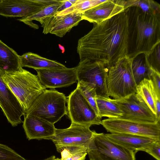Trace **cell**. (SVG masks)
Returning a JSON list of instances; mask_svg holds the SVG:
<instances>
[{"label": "cell", "instance_id": "obj_1", "mask_svg": "<svg viewBox=\"0 0 160 160\" xmlns=\"http://www.w3.org/2000/svg\"><path fill=\"white\" fill-rule=\"evenodd\" d=\"M129 18L128 8L98 23L78 41L80 61H99L108 67L128 56Z\"/></svg>", "mask_w": 160, "mask_h": 160}, {"label": "cell", "instance_id": "obj_2", "mask_svg": "<svg viewBox=\"0 0 160 160\" xmlns=\"http://www.w3.org/2000/svg\"><path fill=\"white\" fill-rule=\"evenodd\" d=\"M128 8L129 18L128 57L150 53L160 43V16L148 14L135 7Z\"/></svg>", "mask_w": 160, "mask_h": 160}, {"label": "cell", "instance_id": "obj_3", "mask_svg": "<svg viewBox=\"0 0 160 160\" xmlns=\"http://www.w3.org/2000/svg\"><path fill=\"white\" fill-rule=\"evenodd\" d=\"M2 77L25 113L35 99L46 89L37 75L22 68L13 72H3Z\"/></svg>", "mask_w": 160, "mask_h": 160}, {"label": "cell", "instance_id": "obj_4", "mask_svg": "<svg viewBox=\"0 0 160 160\" xmlns=\"http://www.w3.org/2000/svg\"><path fill=\"white\" fill-rule=\"evenodd\" d=\"M133 59L126 56L108 67L106 85L109 96L114 99L124 98L136 93L137 85L132 72Z\"/></svg>", "mask_w": 160, "mask_h": 160}, {"label": "cell", "instance_id": "obj_5", "mask_svg": "<svg viewBox=\"0 0 160 160\" xmlns=\"http://www.w3.org/2000/svg\"><path fill=\"white\" fill-rule=\"evenodd\" d=\"M67 102L63 93L55 89H46L35 99L24 115L37 117L54 124L67 115Z\"/></svg>", "mask_w": 160, "mask_h": 160}, {"label": "cell", "instance_id": "obj_6", "mask_svg": "<svg viewBox=\"0 0 160 160\" xmlns=\"http://www.w3.org/2000/svg\"><path fill=\"white\" fill-rule=\"evenodd\" d=\"M87 152L90 160H136L134 151L113 142L105 134L95 131Z\"/></svg>", "mask_w": 160, "mask_h": 160}, {"label": "cell", "instance_id": "obj_7", "mask_svg": "<svg viewBox=\"0 0 160 160\" xmlns=\"http://www.w3.org/2000/svg\"><path fill=\"white\" fill-rule=\"evenodd\" d=\"M67 98V115L71 123L90 127L101 124V119L84 97L78 84Z\"/></svg>", "mask_w": 160, "mask_h": 160}, {"label": "cell", "instance_id": "obj_8", "mask_svg": "<svg viewBox=\"0 0 160 160\" xmlns=\"http://www.w3.org/2000/svg\"><path fill=\"white\" fill-rule=\"evenodd\" d=\"M77 81L90 83L95 87L97 95L109 98L106 85L108 68L99 61L85 59L76 67Z\"/></svg>", "mask_w": 160, "mask_h": 160}, {"label": "cell", "instance_id": "obj_9", "mask_svg": "<svg viewBox=\"0 0 160 160\" xmlns=\"http://www.w3.org/2000/svg\"><path fill=\"white\" fill-rule=\"evenodd\" d=\"M101 125L110 133L133 134L160 140V122L147 123L119 118H108L102 120Z\"/></svg>", "mask_w": 160, "mask_h": 160}, {"label": "cell", "instance_id": "obj_10", "mask_svg": "<svg viewBox=\"0 0 160 160\" xmlns=\"http://www.w3.org/2000/svg\"><path fill=\"white\" fill-rule=\"evenodd\" d=\"M112 100L123 112L122 116L119 118L147 123H156L160 121L145 102L136 93L123 98Z\"/></svg>", "mask_w": 160, "mask_h": 160}, {"label": "cell", "instance_id": "obj_11", "mask_svg": "<svg viewBox=\"0 0 160 160\" xmlns=\"http://www.w3.org/2000/svg\"><path fill=\"white\" fill-rule=\"evenodd\" d=\"M90 127L71 123L65 129L56 128L54 135L48 140L52 141L55 145H72L87 148L94 131Z\"/></svg>", "mask_w": 160, "mask_h": 160}, {"label": "cell", "instance_id": "obj_12", "mask_svg": "<svg viewBox=\"0 0 160 160\" xmlns=\"http://www.w3.org/2000/svg\"><path fill=\"white\" fill-rule=\"evenodd\" d=\"M36 70L41 82L46 88L66 87L77 81L76 67Z\"/></svg>", "mask_w": 160, "mask_h": 160}, {"label": "cell", "instance_id": "obj_13", "mask_svg": "<svg viewBox=\"0 0 160 160\" xmlns=\"http://www.w3.org/2000/svg\"><path fill=\"white\" fill-rule=\"evenodd\" d=\"M0 70V107L8 121L13 127L23 123L21 117L25 112L17 98L2 78Z\"/></svg>", "mask_w": 160, "mask_h": 160}, {"label": "cell", "instance_id": "obj_14", "mask_svg": "<svg viewBox=\"0 0 160 160\" xmlns=\"http://www.w3.org/2000/svg\"><path fill=\"white\" fill-rule=\"evenodd\" d=\"M47 6L42 0H2L0 3V15L24 18L37 13Z\"/></svg>", "mask_w": 160, "mask_h": 160}, {"label": "cell", "instance_id": "obj_15", "mask_svg": "<svg viewBox=\"0 0 160 160\" xmlns=\"http://www.w3.org/2000/svg\"><path fill=\"white\" fill-rule=\"evenodd\" d=\"M82 20V13L72 12L61 16L53 15L46 19L41 24L43 33H50L62 38Z\"/></svg>", "mask_w": 160, "mask_h": 160}, {"label": "cell", "instance_id": "obj_16", "mask_svg": "<svg viewBox=\"0 0 160 160\" xmlns=\"http://www.w3.org/2000/svg\"><path fill=\"white\" fill-rule=\"evenodd\" d=\"M120 0H106L82 13V20L98 24L125 10Z\"/></svg>", "mask_w": 160, "mask_h": 160}, {"label": "cell", "instance_id": "obj_17", "mask_svg": "<svg viewBox=\"0 0 160 160\" xmlns=\"http://www.w3.org/2000/svg\"><path fill=\"white\" fill-rule=\"evenodd\" d=\"M23 128L28 140L48 139L55 131L54 124L37 117L24 116Z\"/></svg>", "mask_w": 160, "mask_h": 160}, {"label": "cell", "instance_id": "obj_18", "mask_svg": "<svg viewBox=\"0 0 160 160\" xmlns=\"http://www.w3.org/2000/svg\"><path fill=\"white\" fill-rule=\"evenodd\" d=\"M106 137L110 140L136 153L144 151L149 145L156 140L151 138L136 135L124 133H107Z\"/></svg>", "mask_w": 160, "mask_h": 160}, {"label": "cell", "instance_id": "obj_19", "mask_svg": "<svg viewBox=\"0 0 160 160\" xmlns=\"http://www.w3.org/2000/svg\"><path fill=\"white\" fill-rule=\"evenodd\" d=\"M21 67L36 69L64 68L66 67L56 61L42 57L31 52L19 56Z\"/></svg>", "mask_w": 160, "mask_h": 160}, {"label": "cell", "instance_id": "obj_20", "mask_svg": "<svg viewBox=\"0 0 160 160\" xmlns=\"http://www.w3.org/2000/svg\"><path fill=\"white\" fill-rule=\"evenodd\" d=\"M22 68L19 56L0 40V70L4 73H9Z\"/></svg>", "mask_w": 160, "mask_h": 160}, {"label": "cell", "instance_id": "obj_21", "mask_svg": "<svg viewBox=\"0 0 160 160\" xmlns=\"http://www.w3.org/2000/svg\"><path fill=\"white\" fill-rule=\"evenodd\" d=\"M136 94L145 102L156 115L155 98L158 95L151 80L147 78L142 80L137 85Z\"/></svg>", "mask_w": 160, "mask_h": 160}, {"label": "cell", "instance_id": "obj_22", "mask_svg": "<svg viewBox=\"0 0 160 160\" xmlns=\"http://www.w3.org/2000/svg\"><path fill=\"white\" fill-rule=\"evenodd\" d=\"M96 100L99 117L101 119L103 117L119 118L122 116V112L112 99L97 95Z\"/></svg>", "mask_w": 160, "mask_h": 160}, {"label": "cell", "instance_id": "obj_23", "mask_svg": "<svg viewBox=\"0 0 160 160\" xmlns=\"http://www.w3.org/2000/svg\"><path fill=\"white\" fill-rule=\"evenodd\" d=\"M62 2V0H60L58 2L47 6L35 14L28 17L22 18L18 20L33 28L38 29V26L33 23L32 21H37L41 24L46 19L55 14Z\"/></svg>", "mask_w": 160, "mask_h": 160}, {"label": "cell", "instance_id": "obj_24", "mask_svg": "<svg viewBox=\"0 0 160 160\" xmlns=\"http://www.w3.org/2000/svg\"><path fill=\"white\" fill-rule=\"evenodd\" d=\"M125 9L131 7H137L143 12L160 16V5L152 0H120Z\"/></svg>", "mask_w": 160, "mask_h": 160}, {"label": "cell", "instance_id": "obj_25", "mask_svg": "<svg viewBox=\"0 0 160 160\" xmlns=\"http://www.w3.org/2000/svg\"><path fill=\"white\" fill-rule=\"evenodd\" d=\"M105 0H77L76 2L69 8L54 15L61 16L72 12L82 13L86 10L104 2Z\"/></svg>", "mask_w": 160, "mask_h": 160}, {"label": "cell", "instance_id": "obj_26", "mask_svg": "<svg viewBox=\"0 0 160 160\" xmlns=\"http://www.w3.org/2000/svg\"><path fill=\"white\" fill-rule=\"evenodd\" d=\"M77 84L84 97L99 117V112L96 100L97 93L95 86L90 83L82 81L78 82Z\"/></svg>", "mask_w": 160, "mask_h": 160}, {"label": "cell", "instance_id": "obj_27", "mask_svg": "<svg viewBox=\"0 0 160 160\" xmlns=\"http://www.w3.org/2000/svg\"><path fill=\"white\" fill-rule=\"evenodd\" d=\"M132 72L135 82L137 85L144 78H147L150 68L145 61L141 58L134 59L132 64Z\"/></svg>", "mask_w": 160, "mask_h": 160}, {"label": "cell", "instance_id": "obj_28", "mask_svg": "<svg viewBox=\"0 0 160 160\" xmlns=\"http://www.w3.org/2000/svg\"><path fill=\"white\" fill-rule=\"evenodd\" d=\"M145 61L149 68L160 72V43L150 53L145 55Z\"/></svg>", "mask_w": 160, "mask_h": 160}, {"label": "cell", "instance_id": "obj_29", "mask_svg": "<svg viewBox=\"0 0 160 160\" xmlns=\"http://www.w3.org/2000/svg\"><path fill=\"white\" fill-rule=\"evenodd\" d=\"M57 151L61 155L62 160L65 159L77 154L87 152L85 147L72 145H55Z\"/></svg>", "mask_w": 160, "mask_h": 160}, {"label": "cell", "instance_id": "obj_30", "mask_svg": "<svg viewBox=\"0 0 160 160\" xmlns=\"http://www.w3.org/2000/svg\"><path fill=\"white\" fill-rule=\"evenodd\" d=\"M0 160H26L8 146L0 144Z\"/></svg>", "mask_w": 160, "mask_h": 160}, {"label": "cell", "instance_id": "obj_31", "mask_svg": "<svg viewBox=\"0 0 160 160\" xmlns=\"http://www.w3.org/2000/svg\"><path fill=\"white\" fill-rule=\"evenodd\" d=\"M157 160H160V140L151 143L144 151Z\"/></svg>", "mask_w": 160, "mask_h": 160}, {"label": "cell", "instance_id": "obj_32", "mask_svg": "<svg viewBox=\"0 0 160 160\" xmlns=\"http://www.w3.org/2000/svg\"><path fill=\"white\" fill-rule=\"evenodd\" d=\"M149 68L150 72L148 78L151 80L152 82L156 92L160 97V72L152 68Z\"/></svg>", "mask_w": 160, "mask_h": 160}, {"label": "cell", "instance_id": "obj_33", "mask_svg": "<svg viewBox=\"0 0 160 160\" xmlns=\"http://www.w3.org/2000/svg\"><path fill=\"white\" fill-rule=\"evenodd\" d=\"M77 0H62L61 6L58 9L56 13L62 12L72 6Z\"/></svg>", "mask_w": 160, "mask_h": 160}, {"label": "cell", "instance_id": "obj_34", "mask_svg": "<svg viewBox=\"0 0 160 160\" xmlns=\"http://www.w3.org/2000/svg\"><path fill=\"white\" fill-rule=\"evenodd\" d=\"M87 154V152H83L75 155L64 160L56 158L54 160H85Z\"/></svg>", "mask_w": 160, "mask_h": 160}, {"label": "cell", "instance_id": "obj_35", "mask_svg": "<svg viewBox=\"0 0 160 160\" xmlns=\"http://www.w3.org/2000/svg\"><path fill=\"white\" fill-rule=\"evenodd\" d=\"M155 104L156 111V116L158 120L160 121V97L158 95L156 97Z\"/></svg>", "mask_w": 160, "mask_h": 160}, {"label": "cell", "instance_id": "obj_36", "mask_svg": "<svg viewBox=\"0 0 160 160\" xmlns=\"http://www.w3.org/2000/svg\"><path fill=\"white\" fill-rule=\"evenodd\" d=\"M59 48V49L62 50V53H64L65 51V48L63 46L61 45L60 44L58 45Z\"/></svg>", "mask_w": 160, "mask_h": 160}, {"label": "cell", "instance_id": "obj_37", "mask_svg": "<svg viewBox=\"0 0 160 160\" xmlns=\"http://www.w3.org/2000/svg\"><path fill=\"white\" fill-rule=\"evenodd\" d=\"M55 158V156L54 155H52L49 158L42 160H54Z\"/></svg>", "mask_w": 160, "mask_h": 160}, {"label": "cell", "instance_id": "obj_38", "mask_svg": "<svg viewBox=\"0 0 160 160\" xmlns=\"http://www.w3.org/2000/svg\"><path fill=\"white\" fill-rule=\"evenodd\" d=\"M2 0H0V3L2 2Z\"/></svg>", "mask_w": 160, "mask_h": 160}]
</instances>
